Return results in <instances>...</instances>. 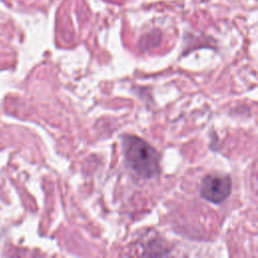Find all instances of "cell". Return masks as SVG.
<instances>
[{"mask_svg":"<svg viewBox=\"0 0 258 258\" xmlns=\"http://www.w3.org/2000/svg\"><path fill=\"white\" fill-rule=\"evenodd\" d=\"M232 190V180L229 175L214 173L205 176L201 182L200 194L205 200L221 204L228 199Z\"/></svg>","mask_w":258,"mask_h":258,"instance_id":"cell-2","label":"cell"},{"mask_svg":"<svg viewBox=\"0 0 258 258\" xmlns=\"http://www.w3.org/2000/svg\"><path fill=\"white\" fill-rule=\"evenodd\" d=\"M122 150L130 169L143 178H152L159 174L158 152L145 140L134 135H123Z\"/></svg>","mask_w":258,"mask_h":258,"instance_id":"cell-1","label":"cell"}]
</instances>
